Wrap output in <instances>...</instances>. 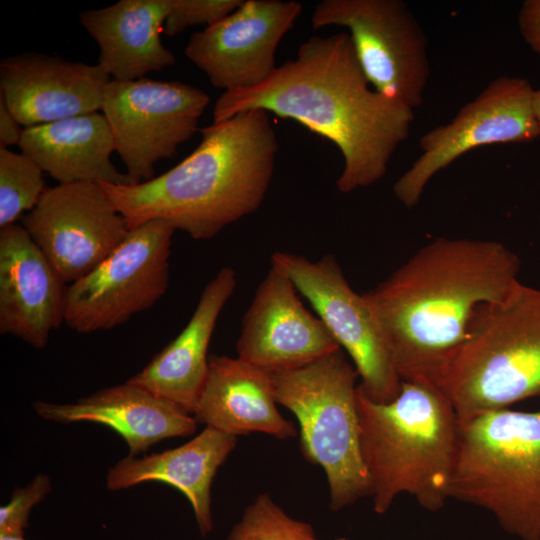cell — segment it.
I'll return each instance as SVG.
<instances>
[{"mask_svg": "<svg viewBox=\"0 0 540 540\" xmlns=\"http://www.w3.org/2000/svg\"><path fill=\"white\" fill-rule=\"evenodd\" d=\"M197 423L238 437L264 433L278 440L297 436L277 409L271 373L242 359L209 356V369L193 413Z\"/></svg>", "mask_w": 540, "mask_h": 540, "instance_id": "cell-20", "label": "cell"}, {"mask_svg": "<svg viewBox=\"0 0 540 540\" xmlns=\"http://www.w3.org/2000/svg\"><path fill=\"white\" fill-rule=\"evenodd\" d=\"M170 0H120L79 14L99 47L98 64L112 80L132 81L175 63L161 41Z\"/></svg>", "mask_w": 540, "mask_h": 540, "instance_id": "cell-22", "label": "cell"}, {"mask_svg": "<svg viewBox=\"0 0 540 540\" xmlns=\"http://www.w3.org/2000/svg\"><path fill=\"white\" fill-rule=\"evenodd\" d=\"M271 263L282 268L312 305L360 377L361 391L372 401L390 402L401 379L381 326L363 293L353 290L332 254L312 261L289 252H274Z\"/></svg>", "mask_w": 540, "mask_h": 540, "instance_id": "cell-11", "label": "cell"}, {"mask_svg": "<svg viewBox=\"0 0 540 540\" xmlns=\"http://www.w3.org/2000/svg\"><path fill=\"white\" fill-rule=\"evenodd\" d=\"M227 540H320L312 525L288 515L267 494H259L232 527ZM335 540H348L339 537Z\"/></svg>", "mask_w": 540, "mask_h": 540, "instance_id": "cell-25", "label": "cell"}, {"mask_svg": "<svg viewBox=\"0 0 540 540\" xmlns=\"http://www.w3.org/2000/svg\"><path fill=\"white\" fill-rule=\"evenodd\" d=\"M49 476L38 474L24 487H16L9 502L0 508V536H24L32 508L51 491Z\"/></svg>", "mask_w": 540, "mask_h": 540, "instance_id": "cell-27", "label": "cell"}, {"mask_svg": "<svg viewBox=\"0 0 540 540\" xmlns=\"http://www.w3.org/2000/svg\"><path fill=\"white\" fill-rule=\"evenodd\" d=\"M360 448L374 512L383 515L401 494L430 512L450 498L460 422L436 384L401 381L395 399L370 400L357 386Z\"/></svg>", "mask_w": 540, "mask_h": 540, "instance_id": "cell-4", "label": "cell"}, {"mask_svg": "<svg viewBox=\"0 0 540 540\" xmlns=\"http://www.w3.org/2000/svg\"><path fill=\"white\" fill-rule=\"evenodd\" d=\"M250 110L295 120L334 143L344 160L336 182L344 194L382 179L414 120L409 106L371 88L346 32L312 36L264 82L224 92L213 122Z\"/></svg>", "mask_w": 540, "mask_h": 540, "instance_id": "cell-1", "label": "cell"}, {"mask_svg": "<svg viewBox=\"0 0 540 540\" xmlns=\"http://www.w3.org/2000/svg\"><path fill=\"white\" fill-rule=\"evenodd\" d=\"M18 146L59 184H130L111 161L113 135L98 112L24 128Z\"/></svg>", "mask_w": 540, "mask_h": 540, "instance_id": "cell-23", "label": "cell"}, {"mask_svg": "<svg viewBox=\"0 0 540 540\" xmlns=\"http://www.w3.org/2000/svg\"><path fill=\"white\" fill-rule=\"evenodd\" d=\"M33 408L39 417L56 423L107 426L125 440L131 456L162 440L190 436L198 424L192 415L128 381L72 403L36 401Z\"/></svg>", "mask_w": 540, "mask_h": 540, "instance_id": "cell-19", "label": "cell"}, {"mask_svg": "<svg viewBox=\"0 0 540 540\" xmlns=\"http://www.w3.org/2000/svg\"><path fill=\"white\" fill-rule=\"evenodd\" d=\"M534 91L529 81L520 77L500 76L491 81L450 122L420 138L422 153L393 185L396 198L407 208H413L428 182L468 151L539 137Z\"/></svg>", "mask_w": 540, "mask_h": 540, "instance_id": "cell-12", "label": "cell"}, {"mask_svg": "<svg viewBox=\"0 0 540 540\" xmlns=\"http://www.w3.org/2000/svg\"><path fill=\"white\" fill-rule=\"evenodd\" d=\"M42 168L24 153L0 146V229L16 224L47 188Z\"/></svg>", "mask_w": 540, "mask_h": 540, "instance_id": "cell-24", "label": "cell"}, {"mask_svg": "<svg viewBox=\"0 0 540 540\" xmlns=\"http://www.w3.org/2000/svg\"><path fill=\"white\" fill-rule=\"evenodd\" d=\"M271 376L277 404L290 410L299 422L303 457L326 475L330 509L339 511L370 496L360 448L359 376L344 350Z\"/></svg>", "mask_w": 540, "mask_h": 540, "instance_id": "cell-7", "label": "cell"}, {"mask_svg": "<svg viewBox=\"0 0 540 540\" xmlns=\"http://www.w3.org/2000/svg\"><path fill=\"white\" fill-rule=\"evenodd\" d=\"M0 96V146L8 147L19 144L23 130Z\"/></svg>", "mask_w": 540, "mask_h": 540, "instance_id": "cell-29", "label": "cell"}, {"mask_svg": "<svg viewBox=\"0 0 540 540\" xmlns=\"http://www.w3.org/2000/svg\"><path fill=\"white\" fill-rule=\"evenodd\" d=\"M175 228L151 220L129 231L101 264L65 291L64 322L78 333L109 330L166 293Z\"/></svg>", "mask_w": 540, "mask_h": 540, "instance_id": "cell-8", "label": "cell"}, {"mask_svg": "<svg viewBox=\"0 0 540 540\" xmlns=\"http://www.w3.org/2000/svg\"><path fill=\"white\" fill-rule=\"evenodd\" d=\"M66 285L22 225L0 229V333L46 347L64 322Z\"/></svg>", "mask_w": 540, "mask_h": 540, "instance_id": "cell-17", "label": "cell"}, {"mask_svg": "<svg viewBox=\"0 0 540 540\" xmlns=\"http://www.w3.org/2000/svg\"><path fill=\"white\" fill-rule=\"evenodd\" d=\"M302 13L294 0H245L231 14L191 35L185 56L224 92L248 89L276 70L275 53Z\"/></svg>", "mask_w": 540, "mask_h": 540, "instance_id": "cell-14", "label": "cell"}, {"mask_svg": "<svg viewBox=\"0 0 540 540\" xmlns=\"http://www.w3.org/2000/svg\"><path fill=\"white\" fill-rule=\"evenodd\" d=\"M111 80L99 64L39 52L0 61V96L25 128L101 110Z\"/></svg>", "mask_w": 540, "mask_h": 540, "instance_id": "cell-16", "label": "cell"}, {"mask_svg": "<svg viewBox=\"0 0 540 540\" xmlns=\"http://www.w3.org/2000/svg\"><path fill=\"white\" fill-rule=\"evenodd\" d=\"M200 144L151 180L99 183L129 229L164 220L195 240L254 213L268 191L278 141L268 112L250 110L201 129Z\"/></svg>", "mask_w": 540, "mask_h": 540, "instance_id": "cell-3", "label": "cell"}, {"mask_svg": "<svg viewBox=\"0 0 540 540\" xmlns=\"http://www.w3.org/2000/svg\"><path fill=\"white\" fill-rule=\"evenodd\" d=\"M450 498L488 511L519 540H540V410L460 422Z\"/></svg>", "mask_w": 540, "mask_h": 540, "instance_id": "cell-6", "label": "cell"}, {"mask_svg": "<svg viewBox=\"0 0 540 540\" xmlns=\"http://www.w3.org/2000/svg\"><path fill=\"white\" fill-rule=\"evenodd\" d=\"M236 285L235 271L221 268L205 285L184 329L128 382L193 416L208 375L210 340Z\"/></svg>", "mask_w": 540, "mask_h": 540, "instance_id": "cell-18", "label": "cell"}, {"mask_svg": "<svg viewBox=\"0 0 540 540\" xmlns=\"http://www.w3.org/2000/svg\"><path fill=\"white\" fill-rule=\"evenodd\" d=\"M518 25L523 39L540 58V0L523 2Z\"/></svg>", "mask_w": 540, "mask_h": 540, "instance_id": "cell-28", "label": "cell"}, {"mask_svg": "<svg viewBox=\"0 0 540 540\" xmlns=\"http://www.w3.org/2000/svg\"><path fill=\"white\" fill-rule=\"evenodd\" d=\"M237 437L206 427L190 441L159 453L128 455L108 471L109 490L161 482L180 491L192 506L202 537L214 529L211 487L219 467L236 447Z\"/></svg>", "mask_w": 540, "mask_h": 540, "instance_id": "cell-21", "label": "cell"}, {"mask_svg": "<svg viewBox=\"0 0 540 540\" xmlns=\"http://www.w3.org/2000/svg\"><path fill=\"white\" fill-rule=\"evenodd\" d=\"M209 103L206 92L178 81L109 82L101 110L130 184L155 177L154 165L194 135Z\"/></svg>", "mask_w": 540, "mask_h": 540, "instance_id": "cell-10", "label": "cell"}, {"mask_svg": "<svg viewBox=\"0 0 540 540\" xmlns=\"http://www.w3.org/2000/svg\"><path fill=\"white\" fill-rule=\"evenodd\" d=\"M0 540H25L24 536H0Z\"/></svg>", "mask_w": 540, "mask_h": 540, "instance_id": "cell-31", "label": "cell"}, {"mask_svg": "<svg viewBox=\"0 0 540 540\" xmlns=\"http://www.w3.org/2000/svg\"><path fill=\"white\" fill-rule=\"evenodd\" d=\"M439 387L459 422L540 397V289L519 281L501 301L479 306Z\"/></svg>", "mask_w": 540, "mask_h": 540, "instance_id": "cell-5", "label": "cell"}, {"mask_svg": "<svg viewBox=\"0 0 540 540\" xmlns=\"http://www.w3.org/2000/svg\"><path fill=\"white\" fill-rule=\"evenodd\" d=\"M533 107L536 121L540 131V88L534 91Z\"/></svg>", "mask_w": 540, "mask_h": 540, "instance_id": "cell-30", "label": "cell"}, {"mask_svg": "<svg viewBox=\"0 0 540 540\" xmlns=\"http://www.w3.org/2000/svg\"><path fill=\"white\" fill-rule=\"evenodd\" d=\"M520 270L519 256L501 242L438 237L363 293L401 381L439 386L477 308L501 301Z\"/></svg>", "mask_w": 540, "mask_h": 540, "instance_id": "cell-2", "label": "cell"}, {"mask_svg": "<svg viewBox=\"0 0 540 540\" xmlns=\"http://www.w3.org/2000/svg\"><path fill=\"white\" fill-rule=\"evenodd\" d=\"M278 265L259 284L241 324L237 357L268 373L297 369L340 349Z\"/></svg>", "mask_w": 540, "mask_h": 540, "instance_id": "cell-15", "label": "cell"}, {"mask_svg": "<svg viewBox=\"0 0 540 540\" xmlns=\"http://www.w3.org/2000/svg\"><path fill=\"white\" fill-rule=\"evenodd\" d=\"M22 226L65 284L94 270L130 231L103 187L92 182L47 188Z\"/></svg>", "mask_w": 540, "mask_h": 540, "instance_id": "cell-13", "label": "cell"}, {"mask_svg": "<svg viewBox=\"0 0 540 540\" xmlns=\"http://www.w3.org/2000/svg\"><path fill=\"white\" fill-rule=\"evenodd\" d=\"M244 0H170L163 33L174 37L195 25L209 27L234 12Z\"/></svg>", "mask_w": 540, "mask_h": 540, "instance_id": "cell-26", "label": "cell"}, {"mask_svg": "<svg viewBox=\"0 0 540 540\" xmlns=\"http://www.w3.org/2000/svg\"><path fill=\"white\" fill-rule=\"evenodd\" d=\"M312 26L349 30L358 61L375 90L411 109L424 101L430 75L427 38L400 0H323Z\"/></svg>", "mask_w": 540, "mask_h": 540, "instance_id": "cell-9", "label": "cell"}]
</instances>
